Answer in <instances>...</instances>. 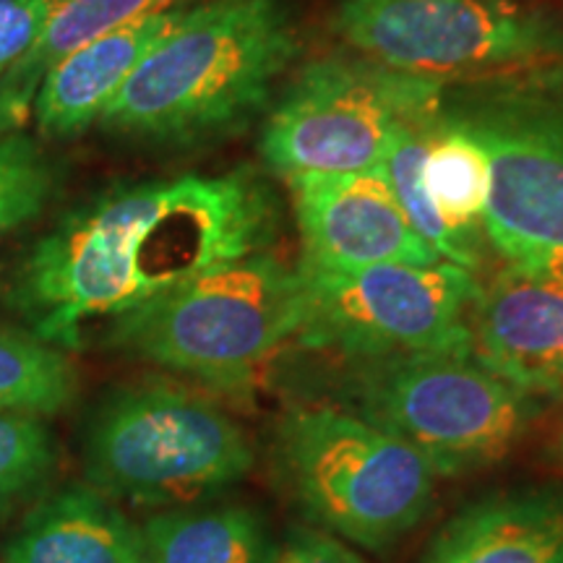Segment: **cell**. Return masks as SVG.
<instances>
[{
	"mask_svg": "<svg viewBox=\"0 0 563 563\" xmlns=\"http://www.w3.org/2000/svg\"><path fill=\"white\" fill-rule=\"evenodd\" d=\"M342 394L350 412L418 449L439 477L506 462L543 412V399L498 378L473 352L344 361Z\"/></svg>",
	"mask_w": 563,
	"mask_h": 563,
	"instance_id": "52a82bcc",
	"label": "cell"
},
{
	"mask_svg": "<svg viewBox=\"0 0 563 563\" xmlns=\"http://www.w3.org/2000/svg\"><path fill=\"white\" fill-rule=\"evenodd\" d=\"M439 121L488 159L490 249L509 269L563 290V58L449 84Z\"/></svg>",
	"mask_w": 563,
	"mask_h": 563,
	"instance_id": "3957f363",
	"label": "cell"
},
{
	"mask_svg": "<svg viewBox=\"0 0 563 563\" xmlns=\"http://www.w3.org/2000/svg\"><path fill=\"white\" fill-rule=\"evenodd\" d=\"M58 449L45 418L0 412V517L45 488Z\"/></svg>",
	"mask_w": 563,
	"mask_h": 563,
	"instance_id": "44dd1931",
	"label": "cell"
},
{
	"mask_svg": "<svg viewBox=\"0 0 563 563\" xmlns=\"http://www.w3.org/2000/svg\"><path fill=\"white\" fill-rule=\"evenodd\" d=\"M196 3L201 0H58L37 42L0 79V136L19 131L26 123L47 70L76 47L131 21Z\"/></svg>",
	"mask_w": 563,
	"mask_h": 563,
	"instance_id": "e0dca14e",
	"label": "cell"
},
{
	"mask_svg": "<svg viewBox=\"0 0 563 563\" xmlns=\"http://www.w3.org/2000/svg\"><path fill=\"white\" fill-rule=\"evenodd\" d=\"M188 9L131 21L55 63L34 97L32 115L40 136H79L91 123L100 121L102 110L129 81L139 63L180 24Z\"/></svg>",
	"mask_w": 563,
	"mask_h": 563,
	"instance_id": "5bb4252c",
	"label": "cell"
},
{
	"mask_svg": "<svg viewBox=\"0 0 563 563\" xmlns=\"http://www.w3.org/2000/svg\"><path fill=\"white\" fill-rule=\"evenodd\" d=\"M279 222V196L251 167L104 188L30 245L9 302L37 340L81 350L91 329L214 266L269 251Z\"/></svg>",
	"mask_w": 563,
	"mask_h": 563,
	"instance_id": "6da1fadb",
	"label": "cell"
},
{
	"mask_svg": "<svg viewBox=\"0 0 563 563\" xmlns=\"http://www.w3.org/2000/svg\"><path fill=\"white\" fill-rule=\"evenodd\" d=\"M422 186L452 235L483 264L488 159L467 133L435 121L422 159Z\"/></svg>",
	"mask_w": 563,
	"mask_h": 563,
	"instance_id": "ac0fdd59",
	"label": "cell"
},
{
	"mask_svg": "<svg viewBox=\"0 0 563 563\" xmlns=\"http://www.w3.org/2000/svg\"><path fill=\"white\" fill-rule=\"evenodd\" d=\"M58 188V167L26 133L0 136V235L45 211Z\"/></svg>",
	"mask_w": 563,
	"mask_h": 563,
	"instance_id": "7402d4cb",
	"label": "cell"
},
{
	"mask_svg": "<svg viewBox=\"0 0 563 563\" xmlns=\"http://www.w3.org/2000/svg\"><path fill=\"white\" fill-rule=\"evenodd\" d=\"M300 266L355 272L376 264L428 266L441 262L412 230L378 167L361 173L290 175Z\"/></svg>",
	"mask_w": 563,
	"mask_h": 563,
	"instance_id": "8fae6325",
	"label": "cell"
},
{
	"mask_svg": "<svg viewBox=\"0 0 563 563\" xmlns=\"http://www.w3.org/2000/svg\"><path fill=\"white\" fill-rule=\"evenodd\" d=\"M443 84L357 53L306 63L266 115L258 152L269 170L361 173L382 165L394 136L439 118Z\"/></svg>",
	"mask_w": 563,
	"mask_h": 563,
	"instance_id": "ba28073f",
	"label": "cell"
},
{
	"mask_svg": "<svg viewBox=\"0 0 563 563\" xmlns=\"http://www.w3.org/2000/svg\"><path fill=\"white\" fill-rule=\"evenodd\" d=\"M302 279L269 251L199 274L173 292L118 316L102 344L217 391H241L279 350L298 342Z\"/></svg>",
	"mask_w": 563,
	"mask_h": 563,
	"instance_id": "277c9868",
	"label": "cell"
},
{
	"mask_svg": "<svg viewBox=\"0 0 563 563\" xmlns=\"http://www.w3.org/2000/svg\"><path fill=\"white\" fill-rule=\"evenodd\" d=\"M251 435L232 415L175 378L110 389L81 439L87 485L112 501L178 509L217 498L251 473Z\"/></svg>",
	"mask_w": 563,
	"mask_h": 563,
	"instance_id": "5b68a950",
	"label": "cell"
},
{
	"mask_svg": "<svg viewBox=\"0 0 563 563\" xmlns=\"http://www.w3.org/2000/svg\"><path fill=\"white\" fill-rule=\"evenodd\" d=\"M0 563H146V545L141 525L84 483L40 498Z\"/></svg>",
	"mask_w": 563,
	"mask_h": 563,
	"instance_id": "9a60e30c",
	"label": "cell"
},
{
	"mask_svg": "<svg viewBox=\"0 0 563 563\" xmlns=\"http://www.w3.org/2000/svg\"><path fill=\"white\" fill-rule=\"evenodd\" d=\"M277 563H365L350 543L316 527H290L279 543Z\"/></svg>",
	"mask_w": 563,
	"mask_h": 563,
	"instance_id": "cb8c5ba5",
	"label": "cell"
},
{
	"mask_svg": "<svg viewBox=\"0 0 563 563\" xmlns=\"http://www.w3.org/2000/svg\"><path fill=\"white\" fill-rule=\"evenodd\" d=\"M141 532L146 563H277L279 555L266 514L241 501L162 509Z\"/></svg>",
	"mask_w": 563,
	"mask_h": 563,
	"instance_id": "2e32d148",
	"label": "cell"
},
{
	"mask_svg": "<svg viewBox=\"0 0 563 563\" xmlns=\"http://www.w3.org/2000/svg\"><path fill=\"white\" fill-rule=\"evenodd\" d=\"M470 350L532 397H563V290L504 266L467 313Z\"/></svg>",
	"mask_w": 563,
	"mask_h": 563,
	"instance_id": "7c38bea8",
	"label": "cell"
},
{
	"mask_svg": "<svg viewBox=\"0 0 563 563\" xmlns=\"http://www.w3.org/2000/svg\"><path fill=\"white\" fill-rule=\"evenodd\" d=\"M58 0H0V79L37 42Z\"/></svg>",
	"mask_w": 563,
	"mask_h": 563,
	"instance_id": "603a6c76",
	"label": "cell"
},
{
	"mask_svg": "<svg viewBox=\"0 0 563 563\" xmlns=\"http://www.w3.org/2000/svg\"><path fill=\"white\" fill-rule=\"evenodd\" d=\"M298 53L285 0H201L139 63L97 123L157 146L235 136L269 108Z\"/></svg>",
	"mask_w": 563,
	"mask_h": 563,
	"instance_id": "7a4b0ae2",
	"label": "cell"
},
{
	"mask_svg": "<svg viewBox=\"0 0 563 563\" xmlns=\"http://www.w3.org/2000/svg\"><path fill=\"white\" fill-rule=\"evenodd\" d=\"M272 467L316 530L384 553L422 525L441 481L410 443L336 407H295L274 428Z\"/></svg>",
	"mask_w": 563,
	"mask_h": 563,
	"instance_id": "8992f818",
	"label": "cell"
},
{
	"mask_svg": "<svg viewBox=\"0 0 563 563\" xmlns=\"http://www.w3.org/2000/svg\"><path fill=\"white\" fill-rule=\"evenodd\" d=\"M302 327L298 342L344 361L399 352H473L467 313L481 282L449 262L376 264L316 272L298 264Z\"/></svg>",
	"mask_w": 563,
	"mask_h": 563,
	"instance_id": "30bf717a",
	"label": "cell"
},
{
	"mask_svg": "<svg viewBox=\"0 0 563 563\" xmlns=\"http://www.w3.org/2000/svg\"><path fill=\"white\" fill-rule=\"evenodd\" d=\"M439 121V118H435ZM410 125V129H402L394 136L389 152L384 154L378 170L384 173V178L389 180L394 196H397L399 207L410 220L412 230L431 245L435 256L441 262L456 264L462 269L477 274L481 272V262L470 253L464 245L452 235V230L443 224L439 211L428 199L426 186H422V159H426L428 152V136H431V129L435 125Z\"/></svg>",
	"mask_w": 563,
	"mask_h": 563,
	"instance_id": "ffe728a7",
	"label": "cell"
},
{
	"mask_svg": "<svg viewBox=\"0 0 563 563\" xmlns=\"http://www.w3.org/2000/svg\"><path fill=\"white\" fill-rule=\"evenodd\" d=\"M559 449H561V456H563V431H561V441H559Z\"/></svg>",
	"mask_w": 563,
	"mask_h": 563,
	"instance_id": "d4e9b609",
	"label": "cell"
},
{
	"mask_svg": "<svg viewBox=\"0 0 563 563\" xmlns=\"http://www.w3.org/2000/svg\"><path fill=\"white\" fill-rule=\"evenodd\" d=\"M420 563H563V485H522L462 506Z\"/></svg>",
	"mask_w": 563,
	"mask_h": 563,
	"instance_id": "4fadbf2b",
	"label": "cell"
},
{
	"mask_svg": "<svg viewBox=\"0 0 563 563\" xmlns=\"http://www.w3.org/2000/svg\"><path fill=\"white\" fill-rule=\"evenodd\" d=\"M79 394V371L66 350L30 332L0 329V412L51 418Z\"/></svg>",
	"mask_w": 563,
	"mask_h": 563,
	"instance_id": "d6986e66",
	"label": "cell"
},
{
	"mask_svg": "<svg viewBox=\"0 0 563 563\" xmlns=\"http://www.w3.org/2000/svg\"><path fill=\"white\" fill-rule=\"evenodd\" d=\"M334 32L352 53L449 84L563 58V32L514 0H340Z\"/></svg>",
	"mask_w": 563,
	"mask_h": 563,
	"instance_id": "9c48e42d",
	"label": "cell"
}]
</instances>
